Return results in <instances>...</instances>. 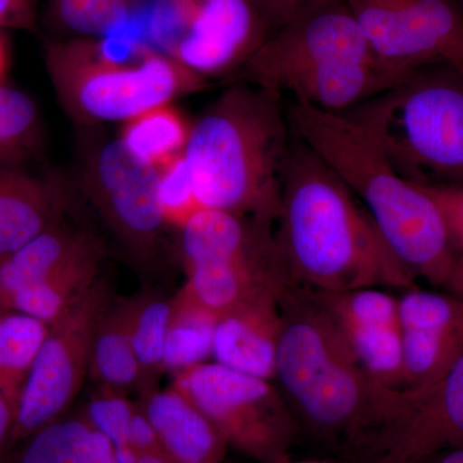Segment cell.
Returning <instances> with one entry per match:
<instances>
[{"label":"cell","mask_w":463,"mask_h":463,"mask_svg":"<svg viewBox=\"0 0 463 463\" xmlns=\"http://www.w3.org/2000/svg\"><path fill=\"white\" fill-rule=\"evenodd\" d=\"M14 419L5 399L0 395V463L5 459L14 449Z\"/></svg>","instance_id":"cell-36"},{"label":"cell","mask_w":463,"mask_h":463,"mask_svg":"<svg viewBox=\"0 0 463 463\" xmlns=\"http://www.w3.org/2000/svg\"><path fill=\"white\" fill-rule=\"evenodd\" d=\"M132 298H112L91 343L90 376L100 389L125 392L141 386V371L130 335Z\"/></svg>","instance_id":"cell-22"},{"label":"cell","mask_w":463,"mask_h":463,"mask_svg":"<svg viewBox=\"0 0 463 463\" xmlns=\"http://www.w3.org/2000/svg\"><path fill=\"white\" fill-rule=\"evenodd\" d=\"M279 307L282 331L273 383L300 434L343 455L364 428L383 388L358 364L316 292L291 286Z\"/></svg>","instance_id":"cell-5"},{"label":"cell","mask_w":463,"mask_h":463,"mask_svg":"<svg viewBox=\"0 0 463 463\" xmlns=\"http://www.w3.org/2000/svg\"><path fill=\"white\" fill-rule=\"evenodd\" d=\"M130 443L138 453L161 448L154 425L149 421L147 414L139 403L134 404L132 422H130Z\"/></svg>","instance_id":"cell-35"},{"label":"cell","mask_w":463,"mask_h":463,"mask_svg":"<svg viewBox=\"0 0 463 463\" xmlns=\"http://www.w3.org/2000/svg\"><path fill=\"white\" fill-rule=\"evenodd\" d=\"M5 463H118L114 447L84 412L61 417L11 450Z\"/></svg>","instance_id":"cell-21"},{"label":"cell","mask_w":463,"mask_h":463,"mask_svg":"<svg viewBox=\"0 0 463 463\" xmlns=\"http://www.w3.org/2000/svg\"><path fill=\"white\" fill-rule=\"evenodd\" d=\"M219 317L181 288L173 297L172 315L164 349V373L173 376L213 361Z\"/></svg>","instance_id":"cell-24"},{"label":"cell","mask_w":463,"mask_h":463,"mask_svg":"<svg viewBox=\"0 0 463 463\" xmlns=\"http://www.w3.org/2000/svg\"><path fill=\"white\" fill-rule=\"evenodd\" d=\"M455 2L457 3V5H459V7L462 8L463 11V0H455Z\"/></svg>","instance_id":"cell-41"},{"label":"cell","mask_w":463,"mask_h":463,"mask_svg":"<svg viewBox=\"0 0 463 463\" xmlns=\"http://www.w3.org/2000/svg\"><path fill=\"white\" fill-rule=\"evenodd\" d=\"M385 65L410 72L463 66V11L455 0H344Z\"/></svg>","instance_id":"cell-14"},{"label":"cell","mask_w":463,"mask_h":463,"mask_svg":"<svg viewBox=\"0 0 463 463\" xmlns=\"http://www.w3.org/2000/svg\"><path fill=\"white\" fill-rule=\"evenodd\" d=\"M79 184L85 199L134 265L154 269L164 259L167 227L157 203V169L118 138L84 152Z\"/></svg>","instance_id":"cell-11"},{"label":"cell","mask_w":463,"mask_h":463,"mask_svg":"<svg viewBox=\"0 0 463 463\" xmlns=\"http://www.w3.org/2000/svg\"><path fill=\"white\" fill-rule=\"evenodd\" d=\"M408 72L383 62L344 0L328 3L270 33L237 80L292 102L344 114L397 84Z\"/></svg>","instance_id":"cell-4"},{"label":"cell","mask_w":463,"mask_h":463,"mask_svg":"<svg viewBox=\"0 0 463 463\" xmlns=\"http://www.w3.org/2000/svg\"><path fill=\"white\" fill-rule=\"evenodd\" d=\"M112 301L102 277L62 318L50 326L14 413V447L69 413L90 374L91 343Z\"/></svg>","instance_id":"cell-13"},{"label":"cell","mask_w":463,"mask_h":463,"mask_svg":"<svg viewBox=\"0 0 463 463\" xmlns=\"http://www.w3.org/2000/svg\"><path fill=\"white\" fill-rule=\"evenodd\" d=\"M5 69H7V47H5V39L0 33V83H2Z\"/></svg>","instance_id":"cell-39"},{"label":"cell","mask_w":463,"mask_h":463,"mask_svg":"<svg viewBox=\"0 0 463 463\" xmlns=\"http://www.w3.org/2000/svg\"><path fill=\"white\" fill-rule=\"evenodd\" d=\"M257 0H157V51L209 80L236 75L270 35Z\"/></svg>","instance_id":"cell-12"},{"label":"cell","mask_w":463,"mask_h":463,"mask_svg":"<svg viewBox=\"0 0 463 463\" xmlns=\"http://www.w3.org/2000/svg\"><path fill=\"white\" fill-rule=\"evenodd\" d=\"M272 463H343L332 461V459H294L291 456L283 457L281 459H277Z\"/></svg>","instance_id":"cell-40"},{"label":"cell","mask_w":463,"mask_h":463,"mask_svg":"<svg viewBox=\"0 0 463 463\" xmlns=\"http://www.w3.org/2000/svg\"><path fill=\"white\" fill-rule=\"evenodd\" d=\"M44 61L61 108L81 127L123 124L209 87L207 79L147 45L118 57L102 39L71 38L50 43Z\"/></svg>","instance_id":"cell-7"},{"label":"cell","mask_w":463,"mask_h":463,"mask_svg":"<svg viewBox=\"0 0 463 463\" xmlns=\"http://www.w3.org/2000/svg\"><path fill=\"white\" fill-rule=\"evenodd\" d=\"M316 294L374 385L402 389L403 345L398 297L380 288Z\"/></svg>","instance_id":"cell-15"},{"label":"cell","mask_w":463,"mask_h":463,"mask_svg":"<svg viewBox=\"0 0 463 463\" xmlns=\"http://www.w3.org/2000/svg\"><path fill=\"white\" fill-rule=\"evenodd\" d=\"M288 116L294 136L354 192L413 279L463 298V254L437 201L403 178L346 116L297 102L288 103Z\"/></svg>","instance_id":"cell-2"},{"label":"cell","mask_w":463,"mask_h":463,"mask_svg":"<svg viewBox=\"0 0 463 463\" xmlns=\"http://www.w3.org/2000/svg\"><path fill=\"white\" fill-rule=\"evenodd\" d=\"M191 127L187 118L167 103L125 121L118 139L134 156L157 169L184 152Z\"/></svg>","instance_id":"cell-25"},{"label":"cell","mask_w":463,"mask_h":463,"mask_svg":"<svg viewBox=\"0 0 463 463\" xmlns=\"http://www.w3.org/2000/svg\"><path fill=\"white\" fill-rule=\"evenodd\" d=\"M99 236L65 222L43 232L0 259V307L12 295L38 285L93 252L105 250Z\"/></svg>","instance_id":"cell-20"},{"label":"cell","mask_w":463,"mask_h":463,"mask_svg":"<svg viewBox=\"0 0 463 463\" xmlns=\"http://www.w3.org/2000/svg\"><path fill=\"white\" fill-rule=\"evenodd\" d=\"M106 249L75 261L33 288L21 289L5 301V312H17L52 326L71 309L100 279Z\"/></svg>","instance_id":"cell-23"},{"label":"cell","mask_w":463,"mask_h":463,"mask_svg":"<svg viewBox=\"0 0 463 463\" xmlns=\"http://www.w3.org/2000/svg\"><path fill=\"white\" fill-rule=\"evenodd\" d=\"M137 463H174L170 457L164 452L163 448L156 449L145 450L138 453V461Z\"/></svg>","instance_id":"cell-38"},{"label":"cell","mask_w":463,"mask_h":463,"mask_svg":"<svg viewBox=\"0 0 463 463\" xmlns=\"http://www.w3.org/2000/svg\"><path fill=\"white\" fill-rule=\"evenodd\" d=\"M157 203L167 227L178 232L203 210L184 152L157 167Z\"/></svg>","instance_id":"cell-31"},{"label":"cell","mask_w":463,"mask_h":463,"mask_svg":"<svg viewBox=\"0 0 463 463\" xmlns=\"http://www.w3.org/2000/svg\"><path fill=\"white\" fill-rule=\"evenodd\" d=\"M3 312H5V310H3L2 307H0V315H2Z\"/></svg>","instance_id":"cell-42"},{"label":"cell","mask_w":463,"mask_h":463,"mask_svg":"<svg viewBox=\"0 0 463 463\" xmlns=\"http://www.w3.org/2000/svg\"><path fill=\"white\" fill-rule=\"evenodd\" d=\"M416 463H463V448L458 449L444 450Z\"/></svg>","instance_id":"cell-37"},{"label":"cell","mask_w":463,"mask_h":463,"mask_svg":"<svg viewBox=\"0 0 463 463\" xmlns=\"http://www.w3.org/2000/svg\"><path fill=\"white\" fill-rule=\"evenodd\" d=\"M134 404L123 392L100 389L91 395L84 414L94 430L109 439L118 463H137L138 452L130 443Z\"/></svg>","instance_id":"cell-30"},{"label":"cell","mask_w":463,"mask_h":463,"mask_svg":"<svg viewBox=\"0 0 463 463\" xmlns=\"http://www.w3.org/2000/svg\"><path fill=\"white\" fill-rule=\"evenodd\" d=\"M337 0H257L270 32H276L289 21Z\"/></svg>","instance_id":"cell-33"},{"label":"cell","mask_w":463,"mask_h":463,"mask_svg":"<svg viewBox=\"0 0 463 463\" xmlns=\"http://www.w3.org/2000/svg\"><path fill=\"white\" fill-rule=\"evenodd\" d=\"M69 194L61 179L0 164V259L62 223Z\"/></svg>","instance_id":"cell-17"},{"label":"cell","mask_w":463,"mask_h":463,"mask_svg":"<svg viewBox=\"0 0 463 463\" xmlns=\"http://www.w3.org/2000/svg\"><path fill=\"white\" fill-rule=\"evenodd\" d=\"M178 390L205 414L228 447L260 463L289 456L300 429L273 381L210 361L173 376Z\"/></svg>","instance_id":"cell-10"},{"label":"cell","mask_w":463,"mask_h":463,"mask_svg":"<svg viewBox=\"0 0 463 463\" xmlns=\"http://www.w3.org/2000/svg\"><path fill=\"white\" fill-rule=\"evenodd\" d=\"M146 0H51L52 16L72 38L112 33L141 8Z\"/></svg>","instance_id":"cell-29"},{"label":"cell","mask_w":463,"mask_h":463,"mask_svg":"<svg viewBox=\"0 0 463 463\" xmlns=\"http://www.w3.org/2000/svg\"><path fill=\"white\" fill-rule=\"evenodd\" d=\"M463 448V356L417 389H380L364 428L343 453L353 463H416Z\"/></svg>","instance_id":"cell-9"},{"label":"cell","mask_w":463,"mask_h":463,"mask_svg":"<svg viewBox=\"0 0 463 463\" xmlns=\"http://www.w3.org/2000/svg\"><path fill=\"white\" fill-rule=\"evenodd\" d=\"M38 0H0V30L36 29Z\"/></svg>","instance_id":"cell-34"},{"label":"cell","mask_w":463,"mask_h":463,"mask_svg":"<svg viewBox=\"0 0 463 463\" xmlns=\"http://www.w3.org/2000/svg\"><path fill=\"white\" fill-rule=\"evenodd\" d=\"M277 242L292 285L319 294L417 288L370 212L339 174L294 136L283 173Z\"/></svg>","instance_id":"cell-1"},{"label":"cell","mask_w":463,"mask_h":463,"mask_svg":"<svg viewBox=\"0 0 463 463\" xmlns=\"http://www.w3.org/2000/svg\"><path fill=\"white\" fill-rule=\"evenodd\" d=\"M138 402L174 463H223L228 444L221 432L178 390L152 388Z\"/></svg>","instance_id":"cell-19"},{"label":"cell","mask_w":463,"mask_h":463,"mask_svg":"<svg viewBox=\"0 0 463 463\" xmlns=\"http://www.w3.org/2000/svg\"><path fill=\"white\" fill-rule=\"evenodd\" d=\"M41 115L32 97L0 83V164L23 165L41 143Z\"/></svg>","instance_id":"cell-28"},{"label":"cell","mask_w":463,"mask_h":463,"mask_svg":"<svg viewBox=\"0 0 463 463\" xmlns=\"http://www.w3.org/2000/svg\"><path fill=\"white\" fill-rule=\"evenodd\" d=\"M281 301H252L219 316L213 362L259 379L274 380L281 339Z\"/></svg>","instance_id":"cell-18"},{"label":"cell","mask_w":463,"mask_h":463,"mask_svg":"<svg viewBox=\"0 0 463 463\" xmlns=\"http://www.w3.org/2000/svg\"><path fill=\"white\" fill-rule=\"evenodd\" d=\"M182 265L187 277L182 288L218 317L252 301H281L294 286L274 224L219 210L192 222Z\"/></svg>","instance_id":"cell-8"},{"label":"cell","mask_w":463,"mask_h":463,"mask_svg":"<svg viewBox=\"0 0 463 463\" xmlns=\"http://www.w3.org/2000/svg\"><path fill=\"white\" fill-rule=\"evenodd\" d=\"M173 298L147 291L132 298L130 335L139 371V392L156 388L157 377L164 373V349Z\"/></svg>","instance_id":"cell-27"},{"label":"cell","mask_w":463,"mask_h":463,"mask_svg":"<svg viewBox=\"0 0 463 463\" xmlns=\"http://www.w3.org/2000/svg\"><path fill=\"white\" fill-rule=\"evenodd\" d=\"M292 139L282 96L232 84L192 123L184 148L203 209L276 224Z\"/></svg>","instance_id":"cell-3"},{"label":"cell","mask_w":463,"mask_h":463,"mask_svg":"<svg viewBox=\"0 0 463 463\" xmlns=\"http://www.w3.org/2000/svg\"><path fill=\"white\" fill-rule=\"evenodd\" d=\"M419 185L437 201L463 254V185Z\"/></svg>","instance_id":"cell-32"},{"label":"cell","mask_w":463,"mask_h":463,"mask_svg":"<svg viewBox=\"0 0 463 463\" xmlns=\"http://www.w3.org/2000/svg\"><path fill=\"white\" fill-rule=\"evenodd\" d=\"M403 345L402 389L430 385L463 356V298L440 289H404L398 297Z\"/></svg>","instance_id":"cell-16"},{"label":"cell","mask_w":463,"mask_h":463,"mask_svg":"<svg viewBox=\"0 0 463 463\" xmlns=\"http://www.w3.org/2000/svg\"><path fill=\"white\" fill-rule=\"evenodd\" d=\"M50 326L17 312L0 315V395L16 413L26 381Z\"/></svg>","instance_id":"cell-26"},{"label":"cell","mask_w":463,"mask_h":463,"mask_svg":"<svg viewBox=\"0 0 463 463\" xmlns=\"http://www.w3.org/2000/svg\"><path fill=\"white\" fill-rule=\"evenodd\" d=\"M341 115L361 127L407 181L463 185V66L419 67Z\"/></svg>","instance_id":"cell-6"}]
</instances>
